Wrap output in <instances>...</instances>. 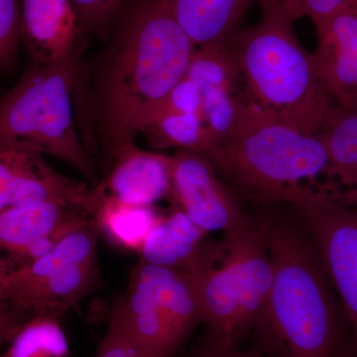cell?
Instances as JSON below:
<instances>
[{
  "instance_id": "obj_1",
  "label": "cell",
  "mask_w": 357,
  "mask_h": 357,
  "mask_svg": "<svg viewBox=\"0 0 357 357\" xmlns=\"http://www.w3.org/2000/svg\"><path fill=\"white\" fill-rule=\"evenodd\" d=\"M196 45L167 0H143L129 13L95 64L77 66L75 114L89 153L109 166L136 137L187 74ZM81 63V62H79Z\"/></svg>"
},
{
  "instance_id": "obj_2",
  "label": "cell",
  "mask_w": 357,
  "mask_h": 357,
  "mask_svg": "<svg viewBox=\"0 0 357 357\" xmlns=\"http://www.w3.org/2000/svg\"><path fill=\"white\" fill-rule=\"evenodd\" d=\"M262 208L273 280L251 333L255 349L270 357H356L351 324L302 218L294 208L295 217Z\"/></svg>"
},
{
  "instance_id": "obj_3",
  "label": "cell",
  "mask_w": 357,
  "mask_h": 357,
  "mask_svg": "<svg viewBox=\"0 0 357 357\" xmlns=\"http://www.w3.org/2000/svg\"><path fill=\"white\" fill-rule=\"evenodd\" d=\"M237 196L261 206L295 210L314 202L349 206L325 141L250 107L238 132L208 157Z\"/></svg>"
},
{
  "instance_id": "obj_4",
  "label": "cell",
  "mask_w": 357,
  "mask_h": 357,
  "mask_svg": "<svg viewBox=\"0 0 357 357\" xmlns=\"http://www.w3.org/2000/svg\"><path fill=\"white\" fill-rule=\"evenodd\" d=\"M260 18L230 41L246 100L282 123L316 134L333 98L319 81L314 56L300 43L277 0H259Z\"/></svg>"
},
{
  "instance_id": "obj_5",
  "label": "cell",
  "mask_w": 357,
  "mask_h": 357,
  "mask_svg": "<svg viewBox=\"0 0 357 357\" xmlns=\"http://www.w3.org/2000/svg\"><path fill=\"white\" fill-rule=\"evenodd\" d=\"M257 217V215H256ZM188 273L196 284L206 333L202 344L238 349L252 333L273 280L261 222L250 229L206 238Z\"/></svg>"
},
{
  "instance_id": "obj_6",
  "label": "cell",
  "mask_w": 357,
  "mask_h": 357,
  "mask_svg": "<svg viewBox=\"0 0 357 357\" xmlns=\"http://www.w3.org/2000/svg\"><path fill=\"white\" fill-rule=\"evenodd\" d=\"M81 57L28 64L15 86L0 96V145L55 157L96 188L100 178L79 135L73 98Z\"/></svg>"
},
{
  "instance_id": "obj_7",
  "label": "cell",
  "mask_w": 357,
  "mask_h": 357,
  "mask_svg": "<svg viewBox=\"0 0 357 357\" xmlns=\"http://www.w3.org/2000/svg\"><path fill=\"white\" fill-rule=\"evenodd\" d=\"M110 321L148 357H173L204 323L201 300L184 270L139 261L126 295L114 303Z\"/></svg>"
},
{
  "instance_id": "obj_8",
  "label": "cell",
  "mask_w": 357,
  "mask_h": 357,
  "mask_svg": "<svg viewBox=\"0 0 357 357\" xmlns=\"http://www.w3.org/2000/svg\"><path fill=\"white\" fill-rule=\"evenodd\" d=\"M100 230L89 222L63 237L50 252L0 279V295L28 318L60 319L100 286L98 243Z\"/></svg>"
},
{
  "instance_id": "obj_9",
  "label": "cell",
  "mask_w": 357,
  "mask_h": 357,
  "mask_svg": "<svg viewBox=\"0 0 357 357\" xmlns=\"http://www.w3.org/2000/svg\"><path fill=\"white\" fill-rule=\"evenodd\" d=\"M171 175L172 195L181 210L206 234L230 236L257 222V217L244 211L239 197L204 155L178 150L171 156Z\"/></svg>"
},
{
  "instance_id": "obj_10",
  "label": "cell",
  "mask_w": 357,
  "mask_h": 357,
  "mask_svg": "<svg viewBox=\"0 0 357 357\" xmlns=\"http://www.w3.org/2000/svg\"><path fill=\"white\" fill-rule=\"evenodd\" d=\"M295 211L311 234L344 306L357 357V206L314 202Z\"/></svg>"
},
{
  "instance_id": "obj_11",
  "label": "cell",
  "mask_w": 357,
  "mask_h": 357,
  "mask_svg": "<svg viewBox=\"0 0 357 357\" xmlns=\"http://www.w3.org/2000/svg\"><path fill=\"white\" fill-rule=\"evenodd\" d=\"M43 156L0 145V213L27 204L58 203L93 215L98 203L96 190L58 172Z\"/></svg>"
},
{
  "instance_id": "obj_12",
  "label": "cell",
  "mask_w": 357,
  "mask_h": 357,
  "mask_svg": "<svg viewBox=\"0 0 357 357\" xmlns=\"http://www.w3.org/2000/svg\"><path fill=\"white\" fill-rule=\"evenodd\" d=\"M91 218L75 206L40 203L0 213V279L42 256Z\"/></svg>"
},
{
  "instance_id": "obj_13",
  "label": "cell",
  "mask_w": 357,
  "mask_h": 357,
  "mask_svg": "<svg viewBox=\"0 0 357 357\" xmlns=\"http://www.w3.org/2000/svg\"><path fill=\"white\" fill-rule=\"evenodd\" d=\"M82 39L70 0H21V45L29 63L65 62L83 52Z\"/></svg>"
},
{
  "instance_id": "obj_14",
  "label": "cell",
  "mask_w": 357,
  "mask_h": 357,
  "mask_svg": "<svg viewBox=\"0 0 357 357\" xmlns=\"http://www.w3.org/2000/svg\"><path fill=\"white\" fill-rule=\"evenodd\" d=\"M314 67L333 102L357 107V13L349 7L314 24Z\"/></svg>"
},
{
  "instance_id": "obj_15",
  "label": "cell",
  "mask_w": 357,
  "mask_h": 357,
  "mask_svg": "<svg viewBox=\"0 0 357 357\" xmlns=\"http://www.w3.org/2000/svg\"><path fill=\"white\" fill-rule=\"evenodd\" d=\"M96 187L122 203L154 206L172 195L171 156L132 145L114 157Z\"/></svg>"
},
{
  "instance_id": "obj_16",
  "label": "cell",
  "mask_w": 357,
  "mask_h": 357,
  "mask_svg": "<svg viewBox=\"0 0 357 357\" xmlns=\"http://www.w3.org/2000/svg\"><path fill=\"white\" fill-rule=\"evenodd\" d=\"M176 20L196 45H227L259 0H167Z\"/></svg>"
},
{
  "instance_id": "obj_17",
  "label": "cell",
  "mask_w": 357,
  "mask_h": 357,
  "mask_svg": "<svg viewBox=\"0 0 357 357\" xmlns=\"http://www.w3.org/2000/svg\"><path fill=\"white\" fill-rule=\"evenodd\" d=\"M208 234L176 208L149 232L139 251L140 260L156 266L188 271L203 248Z\"/></svg>"
},
{
  "instance_id": "obj_18",
  "label": "cell",
  "mask_w": 357,
  "mask_h": 357,
  "mask_svg": "<svg viewBox=\"0 0 357 357\" xmlns=\"http://www.w3.org/2000/svg\"><path fill=\"white\" fill-rule=\"evenodd\" d=\"M98 191L102 197L93 218L100 234H105L116 245L139 253L148 234L164 215L154 206L122 203L100 189Z\"/></svg>"
},
{
  "instance_id": "obj_19",
  "label": "cell",
  "mask_w": 357,
  "mask_h": 357,
  "mask_svg": "<svg viewBox=\"0 0 357 357\" xmlns=\"http://www.w3.org/2000/svg\"><path fill=\"white\" fill-rule=\"evenodd\" d=\"M318 134L325 141L351 206H357V107L333 103Z\"/></svg>"
},
{
  "instance_id": "obj_20",
  "label": "cell",
  "mask_w": 357,
  "mask_h": 357,
  "mask_svg": "<svg viewBox=\"0 0 357 357\" xmlns=\"http://www.w3.org/2000/svg\"><path fill=\"white\" fill-rule=\"evenodd\" d=\"M155 150H189L210 157L217 147L201 115L158 114L141 129Z\"/></svg>"
},
{
  "instance_id": "obj_21",
  "label": "cell",
  "mask_w": 357,
  "mask_h": 357,
  "mask_svg": "<svg viewBox=\"0 0 357 357\" xmlns=\"http://www.w3.org/2000/svg\"><path fill=\"white\" fill-rule=\"evenodd\" d=\"M70 347L59 319L36 316L26 321L9 340L2 357H69Z\"/></svg>"
},
{
  "instance_id": "obj_22",
  "label": "cell",
  "mask_w": 357,
  "mask_h": 357,
  "mask_svg": "<svg viewBox=\"0 0 357 357\" xmlns=\"http://www.w3.org/2000/svg\"><path fill=\"white\" fill-rule=\"evenodd\" d=\"M201 117L215 144L231 139L248 117L243 89H215L202 93Z\"/></svg>"
},
{
  "instance_id": "obj_23",
  "label": "cell",
  "mask_w": 357,
  "mask_h": 357,
  "mask_svg": "<svg viewBox=\"0 0 357 357\" xmlns=\"http://www.w3.org/2000/svg\"><path fill=\"white\" fill-rule=\"evenodd\" d=\"M185 77L198 86L201 95L215 89H243L230 43L196 48Z\"/></svg>"
},
{
  "instance_id": "obj_24",
  "label": "cell",
  "mask_w": 357,
  "mask_h": 357,
  "mask_svg": "<svg viewBox=\"0 0 357 357\" xmlns=\"http://www.w3.org/2000/svg\"><path fill=\"white\" fill-rule=\"evenodd\" d=\"M21 45V0H0V75L15 70Z\"/></svg>"
},
{
  "instance_id": "obj_25",
  "label": "cell",
  "mask_w": 357,
  "mask_h": 357,
  "mask_svg": "<svg viewBox=\"0 0 357 357\" xmlns=\"http://www.w3.org/2000/svg\"><path fill=\"white\" fill-rule=\"evenodd\" d=\"M124 0H70L82 35L105 37Z\"/></svg>"
},
{
  "instance_id": "obj_26",
  "label": "cell",
  "mask_w": 357,
  "mask_h": 357,
  "mask_svg": "<svg viewBox=\"0 0 357 357\" xmlns=\"http://www.w3.org/2000/svg\"><path fill=\"white\" fill-rule=\"evenodd\" d=\"M354 1V0H293L283 9L293 22L300 18L307 17L314 25L349 8Z\"/></svg>"
},
{
  "instance_id": "obj_27",
  "label": "cell",
  "mask_w": 357,
  "mask_h": 357,
  "mask_svg": "<svg viewBox=\"0 0 357 357\" xmlns=\"http://www.w3.org/2000/svg\"><path fill=\"white\" fill-rule=\"evenodd\" d=\"M201 93L189 77H184L172 89L156 114H195L201 115Z\"/></svg>"
},
{
  "instance_id": "obj_28",
  "label": "cell",
  "mask_w": 357,
  "mask_h": 357,
  "mask_svg": "<svg viewBox=\"0 0 357 357\" xmlns=\"http://www.w3.org/2000/svg\"><path fill=\"white\" fill-rule=\"evenodd\" d=\"M93 357H148L119 326L109 321V330Z\"/></svg>"
},
{
  "instance_id": "obj_29",
  "label": "cell",
  "mask_w": 357,
  "mask_h": 357,
  "mask_svg": "<svg viewBox=\"0 0 357 357\" xmlns=\"http://www.w3.org/2000/svg\"><path fill=\"white\" fill-rule=\"evenodd\" d=\"M29 319L9 306L0 295V344H8L16 331Z\"/></svg>"
},
{
  "instance_id": "obj_30",
  "label": "cell",
  "mask_w": 357,
  "mask_h": 357,
  "mask_svg": "<svg viewBox=\"0 0 357 357\" xmlns=\"http://www.w3.org/2000/svg\"><path fill=\"white\" fill-rule=\"evenodd\" d=\"M261 351L257 349H251L248 351H241V349H215L199 344L194 351L188 357H263Z\"/></svg>"
},
{
  "instance_id": "obj_31",
  "label": "cell",
  "mask_w": 357,
  "mask_h": 357,
  "mask_svg": "<svg viewBox=\"0 0 357 357\" xmlns=\"http://www.w3.org/2000/svg\"><path fill=\"white\" fill-rule=\"evenodd\" d=\"M277 1L281 4V6L283 7V8H285V7H287L293 0H277Z\"/></svg>"
},
{
  "instance_id": "obj_32",
  "label": "cell",
  "mask_w": 357,
  "mask_h": 357,
  "mask_svg": "<svg viewBox=\"0 0 357 357\" xmlns=\"http://www.w3.org/2000/svg\"><path fill=\"white\" fill-rule=\"evenodd\" d=\"M352 7H354V10L357 13V0H354V3H352Z\"/></svg>"
},
{
  "instance_id": "obj_33",
  "label": "cell",
  "mask_w": 357,
  "mask_h": 357,
  "mask_svg": "<svg viewBox=\"0 0 357 357\" xmlns=\"http://www.w3.org/2000/svg\"><path fill=\"white\" fill-rule=\"evenodd\" d=\"M2 95H3V91H2L1 89H0V96H1Z\"/></svg>"
},
{
  "instance_id": "obj_34",
  "label": "cell",
  "mask_w": 357,
  "mask_h": 357,
  "mask_svg": "<svg viewBox=\"0 0 357 357\" xmlns=\"http://www.w3.org/2000/svg\"><path fill=\"white\" fill-rule=\"evenodd\" d=\"M0 357H2V352H0Z\"/></svg>"
}]
</instances>
